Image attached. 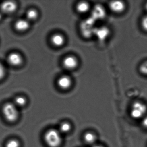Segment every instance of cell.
I'll return each instance as SVG.
<instances>
[{
    "mask_svg": "<svg viewBox=\"0 0 147 147\" xmlns=\"http://www.w3.org/2000/svg\"><path fill=\"white\" fill-rule=\"evenodd\" d=\"M93 147H103V146H101V145H94V146Z\"/></svg>",
    "mask_w": 147,
    "mask_h": 147,
    "instance_id": "cell-23",
    "label": "cell"
},
{
    "mask_svg": "<svg viewBox=\"0 0 147 147\" xmlns=\"http://www.w3.org/2000/svg\"><path fill=\"white\" fill-rule=\"evenodd\" d=\"M38 13L36 10L30 9L27 11L26 17L30 20H34L37 18Z\"/></svg>",
    "mask_w": 147,
    "mask_h": 147,
    "instance_id": "cell-17",
    "label": "cell"
},
{
    "mask_svg": "<svg viewBox=\"0 0 147 147\" xmlns=\"http://www.w3.org/2000/svg\"><path fill=\"white\" fill-rule=\"evenodd\" d=\"M17 8V4L12 1H5L1 6V11L6 13H13L16 11Z\"/></svg>",
    "mask_w": 147,
    "mask_h": 147,
    "instance_id": "cell-5",
    "label": "cell"
},
{
    "mask_svg": "<svg viewBox=\"0 0 147 147\" xmlns=\"http://www.w3.org/2000/svg\"><path fill=\"white\" fill-rule=\"evenodd\" d=\"M90 9V5L86 1H82L78 3L76 6L77 11L80 13H86Z\"/></svg>",
    "mask_w": 147,
    "mask_h": 147,
    "instance_id": "cell-13",
    "label": "cell"
},
{
    "mask_svg": "<svg viewBox=\"0 0 147 147\" xmlns=\"http://www.w3.org/2000/svg\"><path fill=\"white\" fill-rule=\"evenodd\" d=\"M44 139L49 147H59L62 142V134L56 129L48 130L45 133Z\"/></svg>",
    "mask_w": 147,
    "mask_h": 147,
    "instance_id": "cell-1",
    "label": "cell"
},
{
    "mask_svg": "<svg viewBox=\"0 0 147 147\" xmlns=\"http://www.w3.org/2000/svg\"><path fill=\"white\" fill-rule=\"evenodd\" d=\"M147 111L146 105L142 102H135L131 106L130 115L135 119H138L143 117Z\"/></svg>",
    "mask_w": 147,
    "mask_h": 147,
    "instance_id": "cell-3",
    "label": "cell"
},
{
    "mask_svg": "<svg viewBox=\"0 0 147 147\" xmlns=\"http://www.w3.org/2000/svg\"><path fill=\"white\" fill-rule=\"evenodd\" d=\"M20 142L16 139H11L8 140L6 144V147H20Z\"/></svg>",
    "mask_w": 147,
    "mask_h": 147,
    "instance_id": "cell-18",
    "label": "cell"
},
{
    "mask_svg": "<svg viewBox=\"0 0 147 147\" xmlns=\"http://www.w3.org/2000/svg\"><path fill=\"white\" fill-rule=\"evenodd\" d=\"M109 7L112 11L116 13H122L126 7L124 2L120 1H111L109 4Z\"/></svg>",
    "mask_w": 147,
    "mask_h": 147,
    "instance_id": "cell-4",
    "label": "cell"
},
{
    "mask_svg": "<svg viewBox=\"0 0 147 147\" xmlns=\"http://www.w3.org/2000/svg\"><path fill=\"white\" fill-rule=\"evenodd\" d=\"M29 27L30 24L29 21L26 20L20 19L15 23V29L18 31H25L29 29Z\"/></svg>",
    "mask_w": 147,
    "mask_h": 147,
    "instance_id": "cell-10",
    "label": "cell"
},
{
    "mask_svg": "<svg viewBox=\"0 0 147 147\" xmlns=\"http://www.w3.org/2000/svg\"><path fill=\"white\" fill-rule=\"evenodd\" d=\"M58 86L62 89L66 90L69 88L72 85V80L70 77L67 76H63L58 79L57 81Z\"/></svg>",
    "mask_w": 147,
    "mask_h": 147,
    "instance_id": "cell-8",
    "label": "cell"
},
{
    "mask_svg": "<svg viewBox=\"0 0 147 147\" xmlns=\"http://www.w3.org/2000/svg\"><path fill=\"white\" fill-rule=\"evenodd\" d=\"M106 12L103 7L98 5L94 8V18L95 20H100L104 18L105 16Z\"/></svg>",
    "mask_w": 147,
    "mask_h": 147,
    "instance_id": "cell-12",
    "label": "cell"
},
{
    "mask_svg": "<svg viewBox=\"0 0 147 147\" xmlns=\"http://www.w3.org/2000/svg\"><path fill=\"white\" fill-rule=\"evenodd\" d=\"M1 13H0V20L1 19Z\"/></svg>",
    "mask_w": 147,
    "mask_h": 147,
    "instance_id": "cell-25",
    "label": "cell"
},
{
    "mask_svg": "<svg viewBox=\"0 0 147 147\" xmlns=\"http://www.w3.org/2000/svg\"><path fill=\"white\" fill-rule=\"evenodd\" d=\"M63 63L64 67L67 69H73L77 67L78 62L75 57L69 56L64 58Z\"/></svg>",
    "mask_w": 147,
    "mask_h": 147,
    "instance_id": "cell-7",
    "label": "cell"
},
{
    "mask_svg": "<svg viewBox=\"0 0 147 147\" xmlns=\"http://www.w3.org/2000/svg\"><path fill=\"white\" fill-rule=\"evenodd\" d=\"M139 71L144 75L147 76V61L144 62L139 67Z\"/></svg>",
    "mask_w": 147,
    "mask_h": 147,
    "instance_id": "cell-19",
    "label": "cell"
},
{
    "mask_svg": "<svg viewBox=\"0 0 147 147\" xmlns=\"http://www.w3.org/2000/svg\"><path fill=\"white\" fill-rule=\"evenodd\" d=\"M96 136L92 132H87L84 135V141L87 144H93L96 142Z\"/></svg>",
    "mask_w": 147,
    "mask_h": 147,
    "instance_id": "cell-14",
    "label": "cell"
},
{
    "mask_svg": "<svg viewBox=\"0 0 147 147\" xmlns=\"http://www.w3.org/2000/svg\"><path fill=\"white\" fill-rule=\"evenodd\" d=\"M142 125L145 128H147V117L144 118L142 121Z\"/></svg>",
    "mask_w": 147,
    "mask_h": 147,
    "instance_id": "cell-22",
    "label": "cell"
},
{
    "mask_svg": "<svg viewBox=\"0 0 147 147\" xmlns=\"http://www.w3.org/2000/svg\"><path fill=\"white\" fill-rule=\"evenodd\" d=\"M2 112L6 120L9 123H14L18 119V108L13 103H6L2 108Z\"/></svg>",
    "mask_w": 147,
    "mask_h": 147,
    "instance_id": "cell-2",
    "label": "cell"
},
{
    "mask_svg": "<svg viewBox=\"0 0 147 147\" xmlns=\"http://www.w3.org/2000/svg\"><path fill=\"white\" fill-rule=\"evenodd\" d=\"M51 42L52 44L56 47L62 46L64 43V38L62 35L60 34H56L51 38Z\"/></svg>",
    "mask_w": 147,
    "mask_h": 147,
    "instance_id": "cell-11",
    "label": "cell"
},
{
    "mask_svg": "<svg viewBox=\"0 0 147 147\" xmlns=\"http://www.w3.org/2000/svg\"><path fill=\"white\" fill-rule=\"evenodd\" d=\"M7 62L13 66H18L22 63L23 59L18 53H12L8 56Z\"/></svg>",
    "mask_w": 147,
    "mask_h": 147,
    "instance_id": "cell-6",
    "label": "cell"
},
{
    "mask_svg": "<svg viewBox=\"0 0 147 147\" xmlns=\"http://www.w3.org/2000/svg\"><path fill=\"white\" fill-rule=\"evenodd\" d=\"M141 26L144 31L147 32V15L144 16L141 20Z\"/></svg>",
    "mask_w": 147,
    "mask_h": 147,
    "instance_id": "cell-20",
    "label": "cell"
},
{
    "mask_svg": "<svg viewBox=\"0 0 147 147\" xmlns=\"http://www.w3.org/2000/svg\"><path fill=\"white\" fill-rule=\"evenodd\" d=\"M110 33L109 29L106 27H99L95 31V34L99 40L103 41L107 38Z\"/></svg>",
    "mask_w": 147,
    "mask_h": 147,
    "instance_id": "cell-9",
    "label": "cell"
},
{
    "mask_svg": "<svg viewBox=\"0 0 147 147\" xmlns=\"http://www.w3.org/2000/svg\"><path fill=\"white\" fill-rule=\"evenodd\" d=\"M5 69L4 66L2 64L0 63V80L2 79L5 76Z\"/></svg>",
    "mask_w": 147,
    "mask_h": 147,
    "instance_id": "cell-21",
    "label": "cell"
},
{
    "mask_svg": "<svg viewBox=\"0 0 147 147\" xmlns=\"http://www.w3.org/2000/svg\"><path fill=\"white\" fill-rule=\"evenodd\" d=\"M13 104L17 107H23L26 104V99L23 96H18L15 98Z\"/></svg>",
    "mask_w": 147,
    "mask_h": 147,
    "instance_id": "cell-16",
    "label": "cell"
},
{
    "mask_svg": "<svg viewBox=\"0 0 147 147\" xmlns=\"http://www.w3.org/2000/svg\"><path fill=\"white\" fill-rule=\"evenodd\" d=\"M71 129V125L68 122H63L60 125L59 131L61 134H67Z\"/></svg>",
    "mask_w": 147,
    "mask_h": 147,
    "instance_id": "cell-15",
    "label": "cell"
},
{
    "mask_svg": "<svg viewBox=\"0 0 147 147\" xmlns=\"http://www.w3.org/2000/svg\"><path fill=\"white\" fill-rule=\"evenodd\" d=\"M145 9H146V11H147V3H146V5H145Z\"/></svg>",
    "mask_w": 147,
    "mask_h": 147,
    "instance_id": "cell-24",
    "label": "cell"
}]
</instances>
